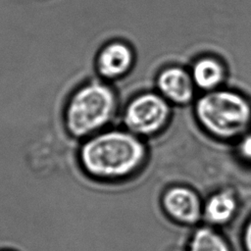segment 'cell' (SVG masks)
Segmentation results:
<instances>
[{"instance_id":"5","label":"cell","mask_w":251,"mask_h":251,"mask_svg":"<svg viewBox=\"0 0 251 251\" xmlns=\"http://www.w3.org/2000/svg\"><path fill=\"white\" fill-rule=\"evenodd\" d=\"M163 206L167 214L182 224H194L201 216L202 208L198 195L183 186H175L163 196Z\"/></svg>"},{"instance_id":"9","label":"cell","mask_w":251,"mask_h":251,"mask_svg":"<svg viewBox=\"0 0 251 251\" xmlns=\"http://www.w3.org/2000/svg\"><path fill=\"white\" fill-rule=\"evenodd\" d=\"M191 76L196 86L211 91L223 81L225 73L219 61L213 58H202L194 64Z\"/></svg>"},{"instance_id":"1","label":"cell","mask_w":251,"mask_h":251,"mask_svg":"<svg viewBox=\"0 0 251 251\" xmlns=\"http://www.w3.org/2000/svg\"><path fill=\"white\" fill-rule=\"evenodd\" d=\"M146 149L130 131L110 130L89 138L81 146V166L90 176L118 179L130 176L143 163Z\"/></svg>"},{"instance_id":"12","label":"cell","mask_w":251,"mask_h":251,"mask_svg":"<svg viewBox=\"0 0 251 251\" xmlns=\"http://www.w3.org/2000/svg\"><path fill=\"white\" fill-rule=\"evenodd\" d=\"M243 239H244V245H245L246 251H251V219L246 225Z\"/></svg>"},{"instance_id":"6","label":"cell","mask_w":251,"mask_h":251,"mask_svg":"<svg viewBox=\"0 0 251 251\" xmlns=\"http://www.w3.org/2000/svg\"><path fill=\"white\" fill-rule=\"evenodd\" d=\"M191 75L179 67L164 69L157 77V87L162 96L176 104L189 102L194 94Z\"/></svg>"},{"instance_id":"2","label":"cell","mask_w":251,"mask_h":251,"mask_svg":"<svg viewBox=\"0 0 251 251\" xmlns=\"http://www.w3.org/2000/svg\"><path fill=\"white\" fill-rule=\"evenodd\" d=\"M116 107L117 98L110 86L88 82L70 98L65 111L66 126L75 137L89 135L109 123Z\"/></svg>"},{"instance_id":"3","label":"cell","mask_w":251,"mask_h":251,"mask_svg":"<svg viewBox=\"0 0 251 251\" xmlns=\"http://www.w3.org/2000/svg\"><path fill=\"white\" fill-rule=\"evenodd\" d=\"M196 116L212 134L230 138L242 133L251 122V107L239 94L227 91H210L198 99Z\"/></svg>"},{"instance_id":"11","label":"cell","mask_w":251,"mask_h":251,"mask_svg":"<svg viewBox=\"0 0 251 251\" xmlns=\"http://www.w3.org/2000/svg\"><path fill=\"white\" fill-rule=\"evenodd\" d=\"M240 152L245 158L251 160V135L242 140L240 144Z\"/></svg>"},{"instance_id":"7","label":"cell","mask_w":251,"mask_h":251,"mask_svg":"<svg viewBox=\"0 0 251 251\" xmlns=\"http://www.w3.org/2000/svg\"><path fill=\"white\" fill-rule=\"evenodd\" d=\"M134 60L133 51L123 41H112L106 44L97 56V70L107 78H116L126 75Z\"/></svg>"},{"instance_id":"8","label":"cell","mask_w":251,"mask_h":251,"mask_svg":"<svg viewBox=\"0 0 251 251\" xmlns=\"http://www.w3.org/2000/svg\"><path fill=\"white\" fill-rule=\"evenodd\" d=\"M237 209L235 196L228 190L213 194L206 202L204 215L213 225H225L229 222Z\"/></svg>"},{"instance_id":"10","label":"cell","mask_w":251,"mask_h":251,"mask_svg":"<svg viewBox=\"0 0 251 251\" xmlns=\"http://www.w3.org/2000/svg\"><path fill=\"white\" fill-rule=\"evenodd\" d=\"M187 251H230L226 240L211 227H199L192 234Z\"/></svg>"},{"instance_id":"4","label":"cell","mask_w":251,"mask_h":251,"mask_svg":"<svg viewBox=\"0 0 251 251\" xmlns=\"http://www.w3.org/2000/svg\"><path fill=\"white\" fill-rule=\"evenodd\" d=\"M170 107L162 95L148 92L134 97L126 106L124 122L130 132L149 135L167 123Z\"/></svg>"}]
</instances>
